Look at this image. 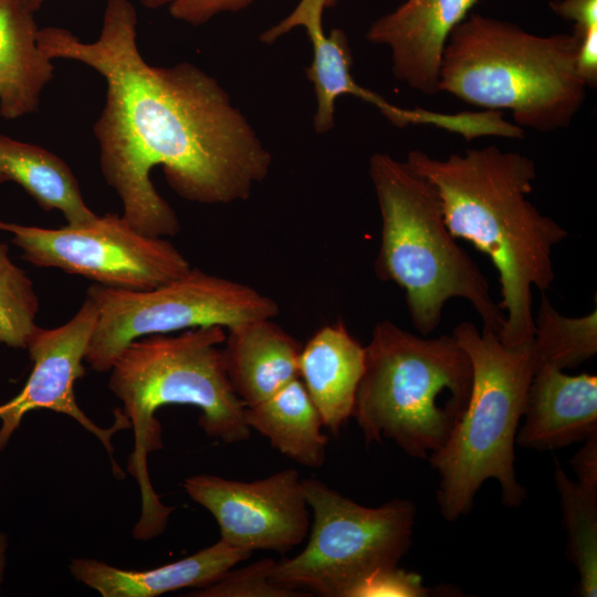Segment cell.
Here are the masks:
<instances>
[{
  "label": "cell",
  "instance_id": "1",
  "mask_svg": "<svg viewBox=\"0 0 597 597\" xmlns=\"http://www.w3.org/2000/svg\"><path fill=\"white\" fill-rule=\"evenodd\" d=\"M36 41L51 60L82 62L105 80L106 102L93 127L100 166L123 218L140 233L166 238L180 230L150 179L155 167L178 196L203 205L244 201L269 175L270 150L214 77L192 63L144 60L130 0H107L94 42L60 27L39 29Z\"/></svg>",
  "mask_w": 597,
  "mask_h": 597
},
{
  "label": "cell",
  "instance_id": "2",
  "mask_svg": "<svg viewBox=\"0 0 597 597\" xmlns=\"http://www.w3.org/2000/svg\"><path fill=\"white\" fill-rule=\"evenodd\" d=\"M405 163L437 191L448 229L490 258L500 277L504 325L499 339L519 346L534 337L533 289L549 290L553 249L568 237L528 199L534 161L494 145L440 159L422 150Z\"/></svg>",
  "mask_w": 597,
  "mask_h": 597
},
{
  "label": "cell",
  "instance_id": "3",
  "mask_svg": "<svg viewBox=\"0 0 597 597\" xmlns=\"http://www.w3.org/2000/svg\"><path fill=\"white\" fill-rule=\"evenodd\" d=\"M224 339L226 328L221 326L145 336L128 344L109 369L108 388L122 402L134 430L135 446L127 469L142 495V514L133 530L137 540L159 535L175 510L160 502L148 474V454L163 448L161 427L155 417L159 408H198V423L205 433L224 443L250 438L245 406L228 379L219 348Z\"/></svg>",
  "mask_w": 597,
  "mask_h": 597
},
{
  "label": "cell",
  "instance_id": "4",
  "mask_svg": "<svg viewBox=\"0 0 597 597\" xmlns=\"http://www.w3.org/2000/svg\"><path fill=\"white\" fill-rule=\"evenodd\" d=\"M578 45L576 29L538 35L506 20L470 14L447 41L439 92L488 111H509L522 129L567 128L587 96L576 72Z\"/></svg>",
  "mask_w": 597,
  "mask_h": 597
},
{
  "label": "cell",
  "instance_id": "5",
  "mask_svg": "<svg viewBox=\"0 0 597 597\" xmlns=\"http://www.w3.org/2000/svg\"><path fill=\"white\" fill-rule=\"evenodd\" d=\"M369 177L381 217L375 273L404 290L418 333L434 332L446 303L460 297L476 311L482 328L499 336L504 313L479 265L448 229L431 184L384 153L369 158Z\"/></svg>",
  "mask_w": 597,
  "mask_h": 597
},
{
  "label": "cell",
  "instance_id": "6",
  "mask_svg": "<svg viewBox=\"0 0 597 597\" xmlns=\"http://www.w3.org/2000/svg\"><path fill=\"white\" fill-rule=\"evenodd\" d=\"M471 387V360L453 335L429 338L384 320L365 346L352 417L366 446L389 439L429 460L464 412Z\"/></svg>",
  "mask_w": 597,
  "mask_h": 597
},
{
  "label": "cell",
  "instance_id": "7",
  "mask_svg": "<svg viewBox=\"0 0 597 597\" xmlns=\"http://www.w3.org/2000/svg\"><path fill=\"white\" fill-rule=\"evenodd\" d=\"M452 335L471 360V394L448 440L429 459L439 475L440 513L449 522L471 511L490 479L499 482L505 506L517 507L526 499L516 479L514 444L535 371L533 339L505 346L470 322L458 324Z\"/></svg>",
  "mask_w": 597,
  "mask_h": 597
},
{
  "label": "cell",
  "instance_id": "8",
  "mask_svg": "<svg viewBox=\"0 0 597 597\" xmlns=\"http://www.w3.org/2000/svg\"><path fill=\"white\" fill-rule=\"evenodd\" d=\"M302 488L313 513L308 542L294 557L275 562V583L324 597H349L367 576L397 566L409 551L416 522L411 501L368 507L317 479H302Z\"/></svg>",
  "mask_w": 597,
  "mask_h": 597
},
{
  "label": "cell",
  "instance_id": "9",
  "mask_svg": "<svg viewBox=\"0 0 597 597\" xmlns=\"http://www.w3.org/2000/svg\"><path fill=\"white\" fill-rule=\"evenodd\" d=\"M86 295L97 320L85 355L96 373L109 371L116 357L133 341L203 326L229 328L274 318L279 304L256 289L190 268L181 276L150 290L91 285Z\"/></svg>",
  "mask_w": 597,
  "mask_h": 597
},
{
  "label": "cell",
  "instance_id": "10",
  "mask_svg": "<svg viewBox=\"0 0 597 597\" xmlns=\"http://www.w3.org/2000/svg\"><path fill=\"white\" fill-rule=\"evenodd\" d=\"M0 231L12 235V243L31 264L59 269L105 286L150 290L191 268L166 238L143 234L117 213L60 228L0 220Z\"/></svg>",
  "mask_w": 597,
  "mask_h": 597
},
{
  "label": "cell",
  "instance_id": "11",
  "mask_svg": "<svg viewBox=\"0 0 597 597\" xmlns=\"http://www.w3.org/2000/svg\"><path fill=\"white\" fill-rule=\"evenodd\" d=\"M182 486L212 514L220 540L233 547L285 553L307 536L310 511L295 469L252 482L198 474L187 478Z\"/></svg>",
  "mask_w": 597,
  "mask_h": 597
},
{
  "label": "cell",
  "instance_id": "12",
  "mask_svg": "<svg viewBox=\"0 0 597 597\" xmlns=\"http://www.w3.org/2000/svg\"><path fill=\"white\" fill-rule=\"evenodd\" d=\"M96 320V305L86 295L78 311L66 323L54 328H34L25 348L32 362L31 374L19 394L0 405V452L28 412L48 409L71 417L96 437L111 457L114 475L124 478L123 470L113 457L112 438L118 431L130 428L128 418L117 408L114 423L102 428L86 416L75 397V383L85 375L83 362Z\"/></svg>",
  "mask_w": 597,
  "mask_h": 597
},
{
  "label": "cell",
  "instance_id": "13",
  "mask_svg": "<svg viewBox=\"0 0 597 597\" xmlns=\"http://www.w3.org/2000/svg\"><path fill=\"white\" fill-rule=\"evenodd\" d=\"M327 0H300L293 11L260 35V41L274 43L296 27L304 28L313 48V60L305 70L316 98L314 129L325 134L335 126V103L341 95H353L376 107L392 125H432L452 133L461 127L459 113L448 114L423 108H404L359 85L352 75L353 55L344 30L333 29L326 35L323 11Z\"/></svg>",
  "mask_w": 597,
  "mask_h": 597
},
{
  "label": "cell",
  "instance_id": "14",
  "mask_svg": "<svg viewBox=\"0 0 597 597\" xmlns=\"http://www.w3.org/2000/svg\"><path fill=\"white\" fill-rule=\"evenodd\" d=\"M478 0H406L375 20L366 39L391 52L392 73L425 95L439 93L442 54L451 32Z\"/></svg>",
  "mask_w": 597,
  "mask_h": 597
},
{
  "label": "cell",
  "instance_id": "15",
  "mask_svg": "<svg viewBox=\"0 0 597 597\" xmlns=\"http://www.w3.org/2000/svg\"><path fill=\"white\" fill-rule=\"evenodd\" d=\"M522 419L516 442L537 451L567 447L597 434V377L536 368Z\"/></svg>",
  "mask_w": 597,
  "mask_h": 597
},
{
  "label": "cell",
  "instance_id": "16",
  "mask_svg": "<svg viewBox=\"0 0 597 597\" xmlns=\"http://www.w3.org/2000/svg\"><path fill=\"white\" fill-rule=\"evenodd\" d=\"M251 552L222 540L179 561L146 570L123 569L93 558H73L72 576L103 597H157L182 588H202L238 564Z\"/></svg>",
  "mask_w": 597,
  "mask_h": 597
},
{
  "label": "cell",
  "instance_id": "17",
  "mask_svg": "<svg viewBox=\"0 0 597 597\" xmlns=\"http://www.w3.org/2000/svg\"><path fill=\"white\" fill-rule=\"evenodd\" d=\"M223 345L226 374L245 407L268 399L298 377L302 345L273 318L227 328Z\"/></svg>",
  "mask_w": 597,
  "mask_h": 597
},
{
  "label": "cell",
  "instance_id": "18",
  "mask_svg": "<svg viewBox=\"0 0 597 597\" xmlns=\"http://www.w3.org/2000/svg\"><path fill=\"white\" fill-rule=\"evenodd\" d=\"M364 367L365 346L343 322L324 325L301 348L298 377L335 434L352 417Z\"/></svg>",
  "mask_w": 597,
  "mask_h": 597
},
{
  "label": "cell",
  "instance_id": "19",
  "mask_svg": "<svg viewBox=\"0 0 597 597\" xmlns=\"http://www.w3.org/2000/svg\"><path fill=\"white\" fill-rule=\"evenodd\" d=\"M34 11L23 0H0V115L17 119L38 109L53 76L38 45Z\"/></svg>",
  "mask_w": 597,
  "mask_h": 597
},
{
  "label": "cell",
  "instance_id": "20",
  "mask_svg": "<svg viewBox=\"0 0 597 597\" xmlns=\"http://www.w3.org/2000/svg\"><path fill=\"white\" fill-rule=\"evenodd\" d=\"M250 429L269 439L279 452L301 465L325 463L328 438L322 417L300 377L268 399L244 409Z\"/></svg>",
  "mask_w": 597,
  "mask_h": 597
},
{
  "label": "cell",
  "instance_id": "21",
  "mask_svg": "<svg viewBox=\"0 0 597 597\" xmlns=\"http://www.w3.org/2000/svg\"><path fill=\"white\" fill-rule=\"evenodd\" d=\"M0 175L20 185L43 210H59L67 224H84L97 217L85 203L67 164L40 146L0 134Z\"/></svg>",
  "mask_w": 597,
  "mask_h": 597
},
{
  "label": "cell",
  "instance_id": "22",
  "mask_svg": "<svg viewBox=\"0 0 597 597\" xmlns=\"http://www.w3.org/2000/svg\"><path fill=\"white\" fill-rule=\"evenodd\" d=\"M554 480L568 537V555L579 575V593L597 596V482L569 479L556 464Z\"/></svg>",
  "mask_w": 597,
  "mask_h": 597
},
{
  "label": "cell",
  "instance_id": "23",
  "mask_svg": "<svg viewBox=\"0 0 597 597\" xmlns=\"http://www.w3.org/2000/svg\"><path fill=\"white\" fill-rule=\"evenodd\" d=\"M534 328L535 369L575 368L597 353L596 308L584 316H565L542 292Z\"/></svg>",
  "mask_w": 597,
  "mask_h": 597
},
{
  "label": "cell",
  "instance_id": "24",
  "mask_svg": "<svg viewBox=\"0 0 597 597\" xmlns=\"http://www.w3.org/2000/svg\"><path fill=\"white\" fill-rule=\"evenodd\" d=\"M39 307L31 279L10 259L8 245L0 241V343L25 349L38 326Z\"/></svg>",
  "mask_w": 597,
  "mask_h": 597
},
{
  "label": "cell",
  "instance_id": "25",
  "mask_svg": "<svg viewBox=\"0 0 597 597\" xmlns=\"http://www.w3.org/2000/svg\"><path fill=\"white\" fill-rule=\"evenodd\" d=\"M275 561L264 558L248 566L231 568L214 583L193 589L191 597H301L311 594L275 583L272 569Z\"/></svg>",
  "mask_w": 597,
  "mask_h": 597
},
{
  "label": "cell",
  "instance_id": "26",
  "mask_svg": "<svg viewBox=\"0 0 597 597\" xmlns=\"http://www.w3.org/2000/svg\"><path fill=\"white\" fill-rule=\"evenodd\" d=\"M429 589L419 574L397 566L379 568L362 580L349 597H423Z\"/></svg>",
  "mask_w": 597,
  "mask_h": 597
},
{
  "label": "cell",
  "instance_id": "27",
  "mask_svg": "<svg viewBox=\"0 0 597 597\" xmlns=\"http://www.w3.org/2000/svg\"><path fill=\"white\" fill-rule=\"evenodd\" d=\"M255 0H140L147 8L167 7L171 17L200 25L223 12H238Z\"/></svg>",
  "mask_w": 597,
  "mask_h": 597
},
{
  "label": "cell",
  "instance_id": "28",
  "mask_svg": "<svg viewBox=\"0 0 597 597\" xmlns=\"http://www.w3.org/2000/svg\"><path fill=\"white\" fill-rule=\"evenodd\" d=\"M579 32V45L576 55V72L587 87L597 84V27Z\"/></svg>",
  "mask_w": 597,
  "mask_h": 597
},
{
  "label": "cell",
  "instance_id": "29",
  "mask_svg": "<svg viewBox=\"0 0 597 597\" xmlns=\"http://www.w3.org/2000/svg\"><path fill=\"white\" fill-rule=\"evenodd\" d=\"M549 7L555 14L573 21L582 31L597 27V0H555L549 2Z\"/></svg>",
  "mask_w": 597,
  "mask_h": 597
},
{
  "label": "cell",
  "instance_id": "30",
  "mask_svg": "<svg viewBox=\"0 0 597 597\" xmlns=\"http://www.w3.org/2000/svg\"><path fill=\"white\" fill-rule=\"evenodd\" d=\"M7 551H8V536L6 533L0 532V586L3 580V574L7 562Z\"/></svg>",
  "mask_w": 597,
  "mask_h": 597
},
{
  "label": "cell",
  "instance_id": "31",
  "mask_svg": "<svg viewBox=\"0 0 597 597\" xmlns=\"http://www.w3.org/2000/svg\"><path fill=\"white\" fill-rule=\"evenodd\" d=\"M34 12L41 7L44 0H23Z\"/></svg>",
  "mask_w": 597,
  "mask_h": 597
},
{
  "label": "cell",
  "instance_id": "32",
  "mask_svg": "<svg viewBox=\"0 0 597 597\" xmlns=\"http://www.w3.org/2000/svg\"><path fill=\"white\" fill-rule=\"evenodd\" d=\"M338 0H327L326 2V7H332L334 6Z\"/></svg>",
  "mask_w": 597,
  "mask_h": 597
},
{
  "label": "cell",
  "instance_id": "33",
  "mask_svg": "<svg viewBox=\"0 0 597 597\" xmlns=\"http://www.w3.org/2000/svg\"><path fill=\"white\" fill-rule=\"evenodd\" d=\"M3 182H7V179L0 175V185L3 184Z\"/></svg>",
  "mask_w": 597,
  "mask_h": 597
}]
</instances>
